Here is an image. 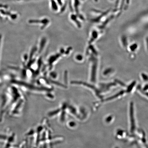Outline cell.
<instances>
[{
    "mask_svg": "<svg viewBox=\"0 0 148 148\" xmlns=\"http://www.w3.org/2000/svg\"><path fill=\"white\" fill-rule=\"evenodd\" d=\"M147 47L148 48V38L147 39Z\"/></svg>",
    "mask_w": 148,
    "mask_h": 148,
    "instance_id": "cell-1",
    "label": "cell"
}]
</instances>
